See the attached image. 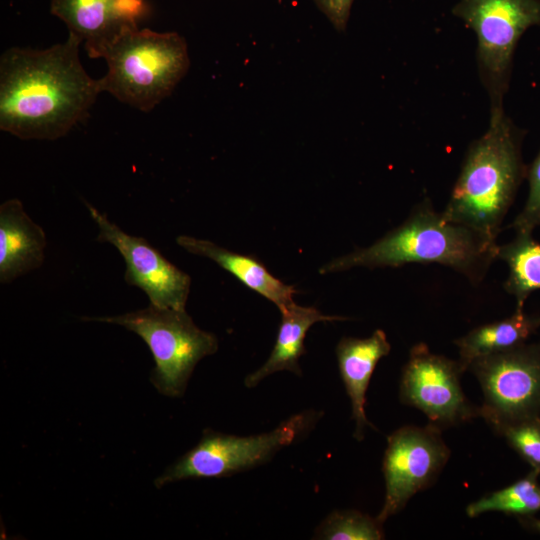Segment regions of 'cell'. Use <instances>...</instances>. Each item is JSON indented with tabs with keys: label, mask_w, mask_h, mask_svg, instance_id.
<instances>
[{
	"label": "cell",
	"mask_w": 540,
	"mask_h": 540,
	"mask_svg": "<svg viewBox=\"0 0 540 540\" xmlns=\"http://www.w3.org/2000/svg\"><path fill=\"white\" fill-rule=\"evenodd\" d=\"M69 33L44 50L11 47L0 58V129L23 140H56L89 114L102 92Z\"/></svg>",
	"instance_id": "1"
},
{
	"label": "cell",
	"mask_w": 540,
	"mask_h": 540,
	"mask_svg": "<svg viewBox=\"0 0 540 540\" xmlns=\"http://www.w3.org/2000/svg\"><path fill=\"white\" fill-rule=\"evenodd\" d=\"M525 131L506 115L504 107L490 108L485 133L466 154L449 200L444 220L464 226L497 245L502 223L526 178L522 157Z\"/></svg>",
	"instance_id": "2"
},
{
	"label": "cell",
	"mask_w": 540,
	"mask_h": 540,
	"mask_svg": "<svg viewBox=\"0 0 540 540\" xmlns=\"http://www.w3.org/2000/svg\"><path fill=\"white\" fill-rule=\"evenodd\" d=\"M498 245L472 230L444 220L429 198L418 203L407 219L366 248L339 256L319 268L320 274L353 267H400L410 263L441 264L480 282L496 260Z\"/></svg>",
	"instance_id": "3"
},
{
	"label": "cell",
	"mask_w": 540,
	"mask_h": 540,
	"mask_svg": "<svg viewBox=\"0 0 540 540\" xmlns=\"http://www.w3.org/2000/svg\"><path fill=\"white\" fill-rule=\"evenodd\" d=\"M103 58L108 69L100 78L102 92L144 112L168 97L190 66L183 36L140 28L121 36Z\"/></svg>",
	"instance_id": "4"
},
{
	"label": "cell",
	"mask_w": 540,
	"mask_h": 540,
	"mask_svg": "<svg viewBox=\"0 0 540 540\" xmlns=\"http://www.w3.org/2000/svg\"><path fill=\"white\" fill-rule=\"evenodd\" d=\"M86 320L117 324L141 337L155 361L152 382L171 397L183 395L197 363L218 349L217 337L196 326L185 310L150 304L134 312Z\"/></svg>",
	"instance_id": "5"
},
{
	"label": "cell",
	"mask_w": 540,
	"mask_h": 540,
	"mask_svg": "<svg viewBox=\"0 0 540 540\" xmlns=\"http://www.w3.org/2000/svg\"><path fill=\"white\" fill-rule=\"evenodd\" d=\"M452 14L476 34L479 78L490 108L503 107L515 47L528 28L540 26V0H459Z\"/></svg>",
	"instance_id": "6"
},
{
	"label": "cell",
	"mask_w": 540,
	"mask_h": 540,
	"mask_svg": "<svg viewBox=\"0 0 540 540\" xmlns=\"http://www.w3.org/2000/svg\"><path fill=\"white\" fill-rule=\"evenodd\" d=\"M318 417L317 412L304 411L270 432L251 436L206 431L195 447L155 480V485L161 488L185 479L226 477L262 465L308 432Z\"/></svg>",
	"instance_id": "7"
},
{
	"label": "cell",
	"mask_w": 540,
	"mask_h": 540,
	"mask_svg": "<svg viewBox=\"0 0 540 540\" xmlns=\"http://www.w3.org/2000/svg\"><path fill=\"white\" fill-rule=\"evenodd\" d=\"M483 403L479 416L496 431L518 421L540 418V342L484 356L469 366Z\"/></svg>",
	"instance_id": "8"
},
{
	"label": "cell",
	"mask_w": 540,
	"mask_h": 540,
	"mask_svg": "<svg viewBox=\"0 0 540 540\" xmlns=\"http://www.w3.org/2000/svg\"><path fill=\"white\" fill-rule=\"evenodd\" d=\"M449 456L441 430L433 425H409L394 431L387 439L384 453L386 493L376 518L384 523L400 512L416 493L432 485Z\"/></svg>",
	"instance_id": "9"
},
{
	"label": "cell",
	"mask_w": 540,
	"mask_h": 540,
	"mask_svg": "<svg viewBox=\"0 0 540 540\" xmlns=\"http://www.w3.org/2000/svg\"><path fill=\"white\" fill-rule=\"evenodd\" d=\"M458 360L430 351L425 343L415 344L402 370L401 402L422 411L429 424L442 430L478 415L466 398Z\"/></svg>",
	"instance_id": "10"
},
{
	"label": "cell",
	"mask_w": 540,
	"mask_h": 540,
	"mask_svg": "<svg viewBox=\"0 0 540 540\" xmlns=\"http://www.w3.org/2000/svg\"><path fill=\"white\" fill-rule=\"evenodd\" d=\"M87 208L99 229L97 240L112 244L124 258L126 283L143 290L156 307L185 310L190 276L144 238L125 233L93 206L87 204Z\"/></svg>",
	"instance_id": "11"
},
{
	"label": "cell",
	"mask_w": 540,
	"mask_h": 540,
	"mask_svg": "<svg viewBox=\"0 0 540 540\" xmlns=\"http://www.w3.org/2000/svg\"><path fill=\"white\" fill-rule=\"evenodd\" d=\"M50 11L82 41L90 58H103L121 36L139 28L150 6L145 0H51Z\"/></svg>",
	"instance_id": "12"
},
{
	"label": "cell",
	"mask_w": 540,
	"mask_h": 540,
	"mask_svg": "<svg viewBox=\"0 0 540 540\" xmlns=\"http://www.w3.org/2000/svg\"><path fill=\"white\" fill-rule=\"evenodd\" d=\"M391 345L385 332L375 330L367 338L343 337L336 346L341 379L351 402L355 421L354 437L361 441L364 429L374 426L365 413L366 392L377 363L390 353Z\"/></svg>",
	"instance_id": "13"
},
{
	"label": "cell",
	"mask_w": 540,
	"mask_h": 540,
	"mask_svg": "<svg viewBox=\"0 0 540 540\" xmlns=\"http://www.w3.org/2000/svg\"><path fill=\"white\" fill-rule=\"evenodd\" d=\"M46 235L24 211L19 199L0 206V281L8 283L39 268L44 261Z\"/></svg>",
	"instance_id": "14"
},
{
	"label": "cell",
	"mask_w": 540,
	"mask_h": 540,
	"mask_svg": "<svg viewBox=\"0 0 540 540\" xmlns=\"http://www.w3.org/2000/svg\"><path fill=\"white\" fill-rule=\"evenodd\" d=\"M176 242L191 254L213 260L246 287L274 303L279 310L294 302L295 287L273 276L254 256L236 253L209 240L188 235L178 236Z\"/></svg>",
	"instance_id": "15"
},
{
	"label": "cell",
	"mask_w": 540,
	"mask_h": 540,
	"mask_svg": "<svg viewBox=\"0 0 540 540\" xmlns=\"http://www.w3.org/2000/svg\"><path fill=\"white\" fill-rule=\"evenodd\" d=\"M280 312L281 324L275 345L267 361L245 378L244 384L248 388L255 387L264 378L279 371L287 370L302 375L299 359L306 352L304 339L310 327L317 322L346 319L325 315L315 307L300 306L295 302Z\"/></svg>",
	"instance_id": "16"
},
{
	"label": "cell",
	"mask_w": 540,
	"mask_h": 540,
	"mask_svg": "<svg viewBox=\"0 0 540 540\" xmlns=\"http://www.w3.org/2000/svg\"><path fill=\"white\" fill-rule=\"evenodd\" d=\"M539 327L540 316H529L524 309H516L510 317L478 326L455 340L459 350L458 362L465 371L478 358L525 343Z\"/></svg>",
	"instance_id": "17"
},
{
	"label": "cell",
	"mask_w": 540,
	"mask_h": 540,
	"mask_svg": "<svg viewBox=\"0 0 540 540\" xmlns=\"http://www.w3.org/2000/svg\"><path fill=\"white\" fill-rule=\"evenodd\" d=\"M496 259L509 269L505 291L515 298L516 309H524L528 296L540 289V243L532 232H516L512 241L497 246Z\"/></svg>",
	"instance_id": "18"
},
{
	"label": "cell",
	"mask_w": 540,
	"mask_h": 540,
	"mask_svg": "<svg viewBox=\"0 0 540 540\" xmlns=\"http://www.w3.org/2000/svg\"><path fill=\"white\" fill-rule=\"evenodd\" d=\"M539 475L532 469L524 478L470 503L466 514L470 518L488 512H502L520 518L533 516L540 511Z\"/></svg>",
	"instance_id": "19"
},
{
	"label": "cell",
	"mask_w": 540,
	"mask_h": 540,
	"mask_svg": "<svg viewBox=\"0 0 540 540\" xmlns=\"http://www.w3.org/2000/svg\"><path fill=\"white\" fill-rule=\"evenodd\" d=\"M319 539L380 540L384 539L383 523L355 510L334 511L319 526Z\"/></svg>",
	"instance_id": "20"
},
{
	"label": "cell",
	"mask_w": 540,
	"mask_h": 540,
	"mask_svg": "<svg viewBox=\"0 0 540 540\" xmlns=\"http://www.w3.org/2000/svg\"><path fill=\"white\" fill-rule=\"evenodd\" d=\"M495 432L540 474V418L507 424Z\"/></svg>",
	"instance_id": "21"
},
{
	"label": "cell",
	"mask_w": 540,
	"mask_h": 540,
	"mask_svg": "<svg viewBox=\"0 0 540 540\" xmlns=\"http://www.w3.org/2000/svg\"><path fill=\"white\" fill-rule=\"evenodd\" d=\"M526 178L529 185L526 202L521 212L508 226L515 232H533L540 226V150L527 167Z\"/></svg>",
	"instance_id": "22"
},
{
	"label": "cell",
	"mask_w": 540,
	"mask_h": 540,
	"mask_svg": "<svg viewBox=\"0 0 540 540\" xmlns=\"http://www.w3.org/2000/svg\"><path fill=\"white\" fill-rule=\"evenodd\" d=\"M314 2L338 32L346 30L354 0H314Z\"/></svg>",
	"instance_id": "23"
},
{
	"label": "cell",
	"mask_w": 540,
	"mask_h": 540,
	"mask_svg": "<svg viewBox=\"0 0 540 540\" xmlns=\"http://www.w3.org/2000/svg\"><path fill=\"white\" fill-rule=\"evenodd\" d=\"M520 520L525 522L529 528L534 529L540 533V519H535L533 516L521 517Z\"/></svg>",
	"instance_id": "24"
}]
</instances>
